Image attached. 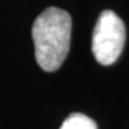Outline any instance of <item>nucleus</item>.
Segmentation results:
<instances>
[{"instance_id": "1", "label": "nucleus", "mask_w": 129, "mask_h": 129, "mask_svg": "<svg viewBox=\"0 0 129 129\" xmlns=\"http://www.w3.org/2000/svg\"><path fill=\"white\" fill-rule=\"evenodd\" d=\"M31 34L38 66L46 72L59 69L71 47L69 13L57 7H48L35 19Z\"/></svg>"}, {"instance_id": "2", "label": "nucleus", "mask_w": 129, "mask_h": 129, "mask_svg": "<svg viewBox=\"0 0 129 129\" xmlns=\"http://www.w3.org/2000/svg\"><path fill=\"white\" fill-rule=\"evenodd\" d=\"M125 26L123 20L110 10L103 11L96 23L92 35V51L101 64H112L123 50Z\"/></svg>"}, {"instance_id": "3", "label": "nucleus", "mask_w": 129, "mask_h": 129, "mask_svg": "<svg viewBox=\"0 0 129 129\" xmlns=\"http://www.w3.org/2000/svg\"><path fill=\"white\" fill-rule=\"evenodd\" d=\"M60 129H98V127L96 122L88 116L80 112H74L63 121Z\"/></svg>"}]
</instances>
